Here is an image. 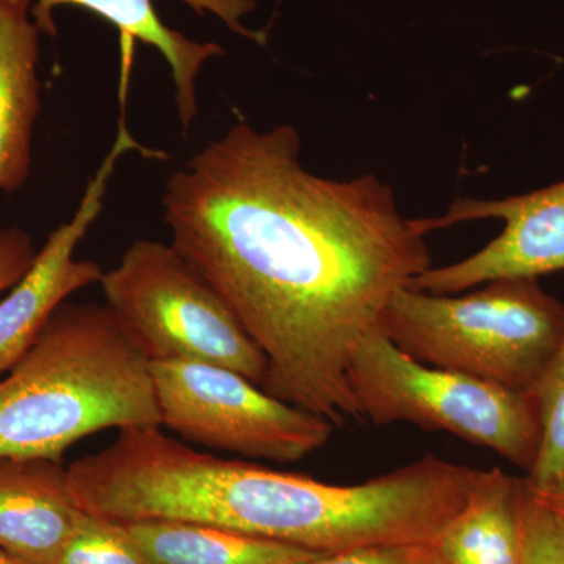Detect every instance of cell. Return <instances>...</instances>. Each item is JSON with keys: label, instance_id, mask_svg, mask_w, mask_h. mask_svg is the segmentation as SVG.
Listing matches in <instances>:
<instances>
[{"label": "cell", "instance_id": "9", "mask_svg": "<svg viewBox=\"0 0 564 564\" xmlns=\"http://www.w3.org/2000/svg\"><path fill=\"white\" fill-rule=\"evenodd\" d=\"M128 152H140L143 158L159 161L166 159L165 152L140 144L126 122H121L113 147L88 182L76 214L47 236L31 269L0 300V377L20 361L70 295L101 282L102 267L90 259H76L74 252L101 215L109 182Z\"/></svg>", "mask_w": 564, "mask_h": 564}, {"label": "cell", "instance_id": "19", "mask_svg": "<svg viewBox=\"0 0 564 564\" xmlns=\"http://www.w3.org/2000/svg\"><path fill=\"white\" fill-rule=\"evenodd\" d=\"M36 252L31 236L20 226L0 229V293L10 291L28 273Z\"/></svg>", "mask_w": 564, "mask_h": 564}, {"label": "cell", "instance_id": "14", "mask_svg": "<svg viewBox=\"0 0 564 564\" xmlns=\"http://www.w3.org/2000/svg\"><path fill=\"white\" fill-rule=\"evenodd\" d=\"M150 564H291L318 552L198 522H124Z\"/></svg>", "mask_w": 564, "mask_h": 564}, {"label": "cell", "instance_id": "21", "mask_svg": "<svg viewBox=\"0 0 564 564\" xmlns=\"http://www.w3.org/2000/svg\"><path fill=\"white\" fill-rule=\"evenodd\" d=\"M541 499H544L545 502L551 505L552 508L564 518V477L558 481V485L552 489L547 496H540Z\"/></svg>", "mask_w": 564, "mask_h": 564}, {"label": "cell", "instance_id": "20", "mask_svg": "<svg viewBox=\"0 0 564 564\" xmlns=\"http://www.w3.org/2000/svg\"><path fill=\"white\" fill-rule=\"evenodd\" d=\"M413 564H447L436 543L423 544Z\"/></svg>", "mask_w": 564, "mask_h": 564}, {"label": "cell", "instance_id": "5", "mask_svg": "<svg viewBox=\"0 0 564 564\" xmlns=\"http://www.w3.org/2000/svg\"><path fill=\"white\" fill-rule=\"evenodd\" d=\"M348 384L359 415L373 425L413 423L489 448L529 474L541 447L534 392L415 361L381 329L356 348Z\"/></svg>", "mask_w": 564, "mask_h": 564}, {"label": "cell", "instance_id": "1", "mask_svg": "<svg viewBox=\"0 0 564 564\" xmlns=\"http://www.w3.org/2000/svg\"><path fill=\"white\" fill-rule=\"evenodd\" d=\"M163 221L267 358L262 391L334 429L362 421L348 369L386 306L432 269L377 174L307 172L291 124L236 122L165 182Z\"/></svg>", "mask_w": 564, "mask_h": 564}, {"label": "cell", "instance_id": "17", "mask_svg": "<svg viewBox=\"0 0 564 564\" xmlns=\"http://www.w3.org/2000/svg\"><path fill=\"white\" fill-rule=\"evenodd\" d=\"M525 478V477H524ZM519 564H564V518L525 484Z\"/></svg>", "mask_w": 564, "mask_h": 564}, {"label": "cell", "instance_id": "10", "mask_svg": "<svg viewBox=\"0 0 564 564\" xmlns=\"http://www.w3.org/2000/svg\"><path fill=\"white\" fill-rule=\"evenodd\" d=\"M31 3L32 18L43 35H57L54 11L74 6L90 11L120 32L122 66L129 73L135 41L154 47L165 58L174 85V104L182 129L188 131L198 117V77L210 58L221 57L225 50L217 43H202L169 28L155 11L152 0H25ZM195 13H210L236 35L265 46L269 33L252 31L243 18L256 10V0H181Z\"/></svg>", "mask_w": 564, "mask_h": 564}, {"label": "cell", "instance_id": "18", "mask_svg": "<svg viewBox=\"0 0 564 564\" xmlns=\"http://www.w3.org/2000/svg\"><path fill=\"white\" fill-rule=\"evenodd\" d=\"M423 544L367 545L326 552L291 564H413Z\"/></svg>", "mask_w": 564, "mask_h": 564}, {"label": "cell", "instance_id": "15", "mask_svg": "<svg viewBox=\"0 0 564 564\" xmlns=\"http://www.w3.org/2000/svg\"><path fill=\"white\" fill-rule=\"evenodd\" d=\"M541 417V447L525 484L547 496L564 477V336L534 388Z\"/></svg>", "mask_w": 564, "mask_h": 564}, {"label": "cell", "instance_id": "2", "mask_svg": "<svg viewBox=\"0 0 564 564\" xmlns=\"http://www.w3.org/2000/svg\"><path fill=\"white\" fill-rule=\"evenodd\" d=\"M68 477L77 505L99 518L198 522L321 554L351 547L369 514L362 486L203 454L161 426L120 430Z\"/></svg>", "mask_w": 564, "mask_h": 564}, {"label": "cell", "instance_id": "11", "mask_svg": "<svg viewBox=\"0 0 564 564\" xmlns=\"http://www.w3.org/2000/svg\"><path fill=\"white\" fill-rule=\"evenodd\" d=\"M84 516L63 462L0 458V551L21 564H54Z\"/></svg>", "mask_w": 564, "mask_h": 564}, {"label": "cell", "instance_id": "4", "mask_svg": "<svg viewBox=\"0 0 564 564\" xmlns=\"http://www.w3.org/2000/svg\"><path fill=\"white\" fill-rule=\"evenodd\" d=\"M380 329L415 361L533 392L564 336V303L536 278H502L466 295L400 289Z\"/></svg>", "mask_w": 564, "mask_h": 564}, {"label": "cell", "instance_id": "3", "mask_svg": "<svg viewBox=\"0 0 564 564\" xmlns=\"http://www.w3.org/2000/svg\"><path fill=\"white\" fill-rule=\"evenodd\" d=\"M131 426H162L150 359L107 304H62L0 378V458L63 462L84 437Z\"/></svg>", "mask_w": 564, "mask_h": 564}, {"label": "cell", "instance_id": "16", "mask_svg": "<svg viewBox=\"0 0 564 564\" xmlns=\"http://www.w3.org/2000/svg\"><path fill=\"white\" fill-rule=\"evenodd\" d=\"M54 564H150L124 522L85 513Z\"/></svg>", "mask_w": 564, "mask_h": 564}, {"label": "cell", "instance_id": "13", "mask_svg": "<svg viewBox=\"0 0 564 564\" xmlns=\"http://www.w3.org/2000/svg\"><path fill=\"white\" fill-rule=\"evenodd\" d=\"M525 478L496 467L478 470L469 499L436 545L447 564L521 563Z\"/></svg>", "mask_w": 564, "mask_h": 564}, {"label": "cell", "instance_id": "8", "mask_svg": "<svg viewBox=\"0 0 564 564\" xmlns=\"http://www.w3.org/2000/svg\"><path fill=\"white\" fill-rule=\"evenodd\" d=\"M502 220L503 231L480 251L432 267L408 282L413 291L455 295L502 278H536L564 270V181L502 199L458 198L443 217L419 218L430 234L458 223Z\"/></svg>", "mask_w": 564, "mask_h": 564}, {"label": "cell", "instance_id": "7", "mask_svg": "<svg viewBox=\"0 0 564 564\" xmlns=\"http://www.w3.org/2000/svg\"><path fill=\"white\" fill-rule=\"evenodd\" d=\"M161 425L185 441L247 458L295 463L321 451L334 426L274 399L242 375L196 361L151 362Z\"/></svg>", "mask_w": 564, "mask_h": 564}, {"label": "cell", "instance_id": "6", "mask_svg": "<svg viewBox=\"0 0 564 564\" xmlns=\"http://www.w3.org/2000/svg\"><path fill=\"white\" fill-rule=\"evenodd\" d=\"M99 284L107 306L151 362L212 364L261 388L265 355L172 243L135 240Z\"/></svg>", "mask_w": 564, "mask_h": 564}, {"label": "cell", "instance_id": "12", "mask_svg": "<svg viewBox=\"0 0 564 564\" xmlns=\"http://www.w3.org/2000/svg\"><path fill=\"white\" fill-rule=\"evenodd\" d=\"M25 0H0V192L21 191L31 176L41 113L40 39Z\"/></svg>", "mask_w": 564, "mask_h": 564}, {"label": "cell", "instance_id": "22", "mask_svg": "<svg viewBox=\"0 0 564 564\" xmlns=\"http://www.w3.org/2000/svg\"><path fill=\"white\" fill-rule=\"evenodd\" d=\"M0 564H21L13 558V556L7 555L6 552L0 551Z\"/></svg>", "mask_w": 564, "mask_h": 564}]
</instances>
